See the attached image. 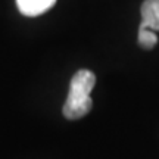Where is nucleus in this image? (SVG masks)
I'll return each instance as SVG.
<instances>
[{
    "instance_id": "7ed1b4c3",
    "label": "nucleus",
    "mask_w": 159,
    "mask_h": 159,
    "mask_svg": "<svg viewBox=\"0 0 159 159\" xmlns=\"http://www.w3.org/2000/svg\"><path fill=\"white\" fill-rule=\"evenodd\" d=\"M140 27L159 31V0H144L142 5V22Z\"/></svg>"
},
{
    "instance_id": "f03ea898",
    "label": "nucleus",
    "mask_w": 159,
    "mask_h": 159,
    "mask_svg": "<svg viewBox=\"0 0 159 159\" xmlns=\"http://www.w3.org/2000/svg\"><path fill=\"white\" fill-rule=\"evenodd\" d=\"M56 3V0H16L18 11L24 16H39L41 13L52 9Z\"/></svg>"
},
{
    "instance_id": "f257e3e1",
    "label": "nucleus",
    "mask_w": 159,
    "mask_h": 159,
    "mask_svg": "<svg viewBox=\"0 0 159 159\" xmlns=\"http://www.w3.org/2000/svg\"><path fill=\"white\" fill-rule=\"evenodd\" d=\"M96 84V77L89 69H80L71 80L68 97L63 105V116L68 119H78L90 112L91 97L90 93Z\"/></svg>"
},
{
    "instance_id": "20e7f679",
    "label": "nucleus",
    "mask_w": 159,
    "mask_h": 159,
    "mask_svg": "<svg viewBox=\"0 0 159 159\" xmlns=\"http://www.w3.org/2000/svg\"><path fill=\"white\" fill-rule=\"evenodd\" d=\"M156 43H158V37H156L155 31L146 28V27H140L139 28V44L142 46L143 49L150 50V49H153L156 46Z\"/></svg>"
}]
</instances>
